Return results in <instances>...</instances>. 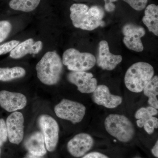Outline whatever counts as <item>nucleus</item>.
<instances>
[{
	"mask_svg": "<svg viewBox=\"0 0 158 158\" xmlns=\"http://www.w3.org/2000/svg\"><path fill=\"white\" fill-rule=\"evenodd\" d=\"M62 62L72 71H86L93 68L96 59L90 53H81L76 49L69 48L63 53Z\"/></svg>",
	"mask_w": 158,
	"mask_h": 158,
	"instance_id": "nucleus-5",
	"label": "nucleus"
},
{
	"mask_svg": "<svg viewBox=\"0 0 158 158\" xmlns=\"http://www.w3.org/2000/svg\"><path fill=\"white\" fill-rule=\"evenodd\" d=\"M105 129L108 133L123 143L130 142L135 135V128L131 122L124 115L111 114L104 122Z\"/></svg>",
	"mask_w": 158,
	"mask_h": 158,
	"instance_id": "nucleus-4",
	"label": "nucleus"
},
{
	"mask_svg": "<svg viewBox=\"0 0 158 158\" xmlns=\"http://www.w3.org/2000/svg\"><path fill=\"white\" fill-rule=\"evenodd\" d=\"M144 15L142 21L148 31L158 35V7L155 4H150L145 7Z\"/></svg>",
	"mask_w": 158,
	"mask_h": 158,
	"instance_id": "nucleus-17",
	"label": "nucleus"
},
{
	"mask_svg": "<svg viewBox=\"0 0 158 158\" xmlns=\"http://www.w3.org/2000/svg\"><path fill=\"white\" fill-rule=\"evenodd\" d=\"M12 30V25L8 21H0V43L8 37Z\"/></svg>",
	"mask_w": 158,
	"mask_h": 158,
	"instance_id": "nucleus-23",
	"label": "nucleus"
},
{
	"mask_svg": "<svg viewBox=\"0 0 158 158\" xmlns=\"http://www.w3.org/2000/svg\"><path fill=\"white\" fill-rule=\"evenodd\" d=\"M54 111L59 118L75 124L83 120L86 113V108L78 102L63 99L55 106Z\"/></svg>",
	"mask_w": 158,
	"mask_h": 158,
	"instance_id": "nucleus-6",
	"label": "nucleus"
},
{
	"mask_svg": "<svg viewBox=\"0 0 158 158\" xmlns=\"http://www.w3.org/2000/svg\"><path fill=\"white\" fill-rule=\"evenodd\" d=\"M67 79L83 94L93 93L98 86L97 80L93 75L85 71H72L68 74Z\"/></svg>",
	"mask_w": 158,
	"mask_h": 158,
	"instance_id": "nucleus-10",
	"label": "nucleus"
},
{
	"mask_svg": "<svg viewBox=\"0 0 158 158\" xmlns=\"http://www.w3.org/2000/svg\"><path fill=\"white\" fill-rule=\"evenodd\" d=\"M36 69L37 77L42 83L56 85L61 78L63 70L62 60L56 52H47L37 63Z\"/></svg>",
	"mask_w": 158,
	"mask_h": 158,
	"instance_id": "nucleus-2",
	"label": "nucleus"
},
{
	"mask_svg": "<svg viewBox=\"0 0 158 158\" xmlns=\"http://www.w3.org/2000/svg\"><path fill=\"white\" fill-rule=\"evenodd\" d=\"M24 117L21 113L14 112L6 119V126L9 141L11 143L19 144L24 137Z\"/></svg>",
	"mask_w": 158,
	"mask_h": 158,
	"instance_id": "nucleus-11",
	"label": "nucleus"
},
{
	"mask_svg": "<svg viewBox=\"0 0 158 158\" xmlns=\"http://www.w3.org/2000/svg\"><path fill=\"white\" fill-rule=\"evenodd\" d=\"M122 61L120 55H114L110 52L108 42L102 40L99 43L98 54L97 64L104 70L111 71L116 68Z\"/></svg>",
	"mask_w": 158,
	"mask_h": 158,
	"instance_id": "nucleus-12",
	"label": "nucleus"
},
{
	"mask_svg": "<svg viewBox=\"0 0 158 158\" xmlns=\"http://www.w3.org/2000/svg\"><path fill=\"white\" fill-rule=\"evenodd\" d=\"M151 152L153 156L156 158H158V141H156L154 145L151 149Z\"/></svg>",
	"mask_w": 158,
	"mask_h": 158,
	"instance_id": "nucleus-28",
	"label": "nucleus"
},
{
	"mask_svg": "<svg viewBox=\"0 0 158 158\" xmlns=\"http://www.w3.org/2000/svg\"><path fill=\"white\" fill-rule=\"evenodd\" d=\"M139 158V157H136V158Z\"/></svg>",
	"mask_w": 158,
	"mask_h": 158,
	"instance_id": "nucleus-31",
	"label": "nucleus"
},
{
	"mask_svg": "<svg viewBox=\"0 0 158 158\" xmlns=\"http://www.w3.org/2000/svg\"><path fill=\"white\" fill-rule=\"evenodd\" d=\"M8 138V131L6 122L3 118H0V147L6 142Z\"/></svg>",
	"mask_w": 158,
	"mask_h": 158,
	"instance_id": "nucleus-26",
	"label": "nucleus"
},
{
	"mask_svg": "<svg viewBox=\"0 0 158 158\" xmlns=\"http://www.w3.org/2000/svg\"><path fill=\"white\" fill-rule=\"evenodd\" d=\"M123 43L128 48L136 52H141L144 46L141 38L145 34L143 27L132 23H127L122 29Z\"/></svg>",
	"mask_w": 158,
	"mask_h": 158,
	"instance_id": "nucleus-8",
	"label": "nucleus"
},
{
	"mask_svg": "<svg viewBox=\"0 0 158 158\" xmlns=\"http://www.w3.org/2000/svg\"><path fill=\"white\" fill-rule=\"evenodd\" d=\"M81 158H110L107 156L98 152H92L88 153Z\"/></svg>",
	"mask_w": 158,
	"mask_h": 158,
	"instance_id": "nucleus-27",
	"label": "nucleus"
},
{
	"mask_svg": "<svg viewBox=\"0 0 158 158\" xmlns=\"http://www.w3.org/2000/svg\"><path fill=\"white\" fill-rule=\"evenodd\" d=\"M136 123L138 127H144V131L149 135L152 134L155 129L158 128V119L154 116L144 120L138 119Z\"/></svg>",
	"mask_w": 158,
	"mask_h": 158,
	"instance_id": "nucleus-21",
	"label": "nucleus"
},
{
	"mask_svg": "<svg viewBox=\"0 0 158 158\" xmlns=\"http://www.w3.org/2000/svg\"><path fill=\"white\" fill-rule=\"evenodd\" d=\"M131 7L137 11H141L145 9L148 0H123Z\"/></svg>",
	"mask_w": 158,
	"mask_h": 158,
	"instance_id": "nucleus-24",
	"label": "nucleus"
},
{
	"mask_svg": "<svg viewBox=\"0 0 158 158\" xmlns=\"http://www.w3.org/2000/svg\"><path fill=\"white\" fill-rule=\"evenodd\" d=\"M158 113V110L149 106L138 109L135 114V118L137 119L144 120L152 116H156Z\"/></svg>",
	"mask_w": 158,
	"mask_h": 158,
	"instance_id": "nucleus-22",
	"label": "nucleus"
},
{
	"mask_svg": "<svg viewBox=\"0 0 158 158\" xmlns=\"http://www.w3.org/2000/svg\"><path fill=\"white\" fill-rule=\"evenodd\" d=\"M19 43L18 40H12L0 45V56L11 52Z\"/></svg>",
	"mask_w": 158,
	"mask_h": 158,
	"instance_id": "nucleus-25",
	"label": "nucleus"
},
{
	"mask_svg": "<svg viewBox=\"0 0 158 158\" xmlns=\"http://www.w3.org/2000/svg\"><path fill=\"white\" fill-rule=\"evenodd\" d=\"M25 146L31 155L35 156H42L46 153L44 138L40 132L32 134L26 140Z\"/></svg>",
	"mask_w": 158,
	"mask_h": 158,
	"instance_id": "nucleus-16",
	"label": "nucleus"
},
{
	"mask_svg": "<svg viewBox=\"0 0 158 158\" xmlns=\"http://www.w3.org/2000/svg\"><path fill=\"white\" fill-rule=\"evenodd\" d=\"M43 46L42 41L35 42L30 38L19 44L10 52L9 56L12 59H19L25 56L27 54H37L42 50Z\"/></svg>",
	"mask_w": 158,
	"mask_h": 158,
	"instance_id": "nucleus-15",
	"label": "nucleus"
},
{
	"mask_svg": "<svg viewBox=\"0 0 158 158\" xmlns=\"http://www.w3.org/2000/svg\"><path fill=\"white\" fill-rule=\"evenodd\" d=\"M92 93L94 102L108 109L116 108L122 103V98L112 94L109 88L105 85H98Z\"/></svg>",
	"mask_w": 158,
	"mask_h": 158,
	"instance_id": "nucleus-13",
	"label": "nucleus"
},
{
	"mask_svg": "<svg viewBox=\"0 0 158 158\" xmlns=\"http://www.w3.org/2000/svg\"><path fill=\"white\" fill-rule=\"evenodd\" d=\"M94 145V140L89 134L80 133L69 141L67 148L71 155L76 158L82 157L88 153Z\"/></svg>",
	"mask_w": 158,
	"mask_h": 158,
	"instance_id": "nucleus-9",
	"label": "nucleus"
},
{
	"mask_svg": "<svg viewBox=\"0 0 158 158\" xmlns=\"http://www.w3.org/2000/svg\"><path fill=\"white\" fill-rule=\"evenodd\" d=\"M154 70L151 65L145 62L134 63L128 68L124 77L126 87L134 93H140L154 77Z\"/></svg>",
	"mask_w": 158,
	"mask_h": 158,
	"instance_id": "nucleus-3",
	"label": "nucleus"
},
{
	"mask_svg": "<svg viewBox=\"0 0 158 158\" xmlns=\"http://www.w3.org/2000/svg\"><path fill=\"white\" fill-rule=\"evenodd\" d=\"M24 69L19 66L9 68H0V81H9L14 79L20 78L25 75Z\"/></svg>",
	"mask_w": 158,
	"mask_h": 158,
	"instance_id": "nucleus-20",
	"label": "nucleus"
},
{
	"mask_svg": "<svg viewBox=\"0 0 158 158\" xmlns=\"http://www.w3.org/2000/svg\"><path fill=\"white\" fill-rule=\"evenodd\" d=\"M70 18L73 24L77 28L91 31L104 26L102 19L104 11L101 7L76 3L71 6Z\"/></svg>",
	"mask_w": 158,
	"mask_h": 158,
	"instance_id": "nucleus-1",
	"label": "nucleus"
},
{
	"mask_svg": "<svg viewBox=\"0 0 158 158\" xmlns=\"http://www.w3.org/2000/svg\"><path fill=\"white\" fill-rule=\"evenodd\" d=\"M41 0H11L9 7L16 11L28 12L34 11L39 5Z\"/></svg>",
	"mask_w": 158,
	"mask_h": 158,
	"instance_id": "nucleus-19",
	"label": "nucleus"
},
{
	"mask_svg": "<svg viewBox=\"0 0 158 158\" xmlns=\"http://www.w3.org/2000/svg\"><path fill=\"white\" fill-rule=\"evenodd\" d=\"M27 103V98L22 94L5 90L0 91V106L8 112L21 110Z\"/></svg>",
	"mask_w": 158,
	"mask_h": 158,
	"instance_id": "nucleus-14",
	"label": "nucleus"
},
{
	"mask_svg": "<svg viewBox=\"0 0 158 158\" xmlns=\"http://www.w3.org/2000/svg\"><path fill=\"white\" fill-rule=\"evenodd\" d=\"M1 149H0V155H1Z\"/></svg>",
	"mask_w": 158,
	"mask_h": 158,
	"instance_id": "nucleus-30",
	"label": "nucleus"
},
{
	"mask_svg": "<svg viewBox=\"0 0 158 158\" xmlns=\"http://www.w3.org/2000/svg\"><path fill=\"white\" fill-rule=\"evenodd\" d=\"M104 1L105 4V6H107V5H111V4H114L113 2H116L117 0H103Z\"/></svg>",
	"mask_w": 158,
	"mask_h": 158,
	"instance_id": "nucleus-29",
	"label": "nucleus"
},
{
	"mask_svg": "<svg viewBox=\"0 0 158 158\" xmlns=\"http://www.w3.org/2000/svg\"><path fill=\"white\" fill-rule=\"evenodd\" d=\"M143 91L144 95L148 98V103L149 106L158 109V77L155 76L148 83Z\"/></svg>",
	"mask_w": 158,
	"mask_h": 158,
	"instance_id": "nucleus-18",
	"label": "nucleus"
},
{
	"mask_svg": "<svg viewBox=\"0 0 158 158\" xmlns=\"http://www.w3.org/2000/svg\"><path fill=\"white\" fill-rule=\"evenodd\" d=\"M38 122L47 149L49 152L53 151L59 141V125L52 116L46 114L40 116Z\"/></svg>",
	"mask_w": 158,
	"mask_h": 158,
	"instance_id": "nucleus-7",
	"label": "nucleus"
}]
</instances>
